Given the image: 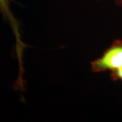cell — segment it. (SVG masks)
Wrapping results in <instances>:
<instances>
[{
  "instance_id": "cell-3",
  "label": "cell",
  "mask_w": 122,
  "mask_h": 122,
  "mask_svg": "<svg viewBox=\"0 0 122 122\" xmlns=\"http://www.w3.org/2000/svg\"><path fill=\"white\" fill-rule=\"evenodd\" d=\"M111 78L114 81L122 82V66L113 71L111 72Z\"/></svg>"
},
{
  "instance_id": "cell-2",
  "label": "cell",
  "mask_w": 122,
  "mask_h": 122,
  "mask_svg": "<svg viewBox=\"0 0 122 122\" xmlns=\"http://www.w3.org/2000/svg\"><path fill=\"white\" fill-rule=\"evenodd\" d=\"M0 12L2 14L6 22H8L9 25L12 27L14 35L16 38V50L17 57L22 58L23 51L26 47V45L22 41L19 31L18 23L14 16L10 8V0H0Z\"/></svg>"
},
{
  "instance_id": "cell-1",
  "label": "cell",
  "mask_w": 122,
  "mask_h": 122,
  "mask_svg": "<svg viewBox=\"0 0 122 122\" xmlns=\"http://www.w3.org/2000/svg\"><path fill=\"white\" fill-rule=\"evenodd\" d=\"M94 73L112 72L122 66V39H115L101 56L90 63Z\"/></svg>"
},
{
  "instance_id": "cell-5",
  "label": "cell",
  "mask_w": 122,
  "mask_h": 122,
  "mask_svg": "<svg viewBox=\"0 0 122 122\" xmlns=\"http://www.w3.org/2000/svg\"><path fill=\"white\" fill-rule=\"evenodd\" d=\"M96 1H101V0H96Z\"/></svg>"
},
{
  "instance_id": "cell-4",
  "label": "cell",
  "mask_w": 122,
  "mask_h": 122,
  "mask_svg": "<svg viewBox=\"0 0 122 122\" xmlns=\"http://www.w3.org/2000/svg\"><path fill=\"white\" fill-rule=\"evenodd\" d=\"M114 2L116 6L122 8V0H115Z\"/></svg>"
}]
</instances>
